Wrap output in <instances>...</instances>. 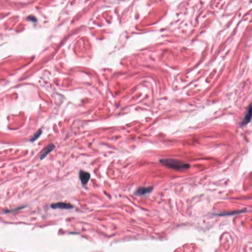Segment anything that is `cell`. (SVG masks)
Returning a JSON list of instances; mask_svg holds the SVG:
<instances>
[{
    "label": "cell",
    "instance_id": "obj_1",
    "mask_svg": "<svg viewBox=\"0 0 252 252\" xmlns=\"http://www.w3.org/2000/svg\"><path fill=\"white\" fill-rule=\"evenodd\" d=\"M160 163L167 168L175 170H183L189 169L190 165L187 163H184L181 161L174 159H160Z\"/></svg>",
    "mask_w": 252,
    "mask_h": 252
},
{
    "label": "cell",
    "instance_id": "obj_2",
    "mask_svg": "<svg viewBox=\"0 0 252 252\" xmlns=\"http://www.w3.org/2000/svg\"><path fill=\"white\" fill-rule=\"evenodd\" d=\"M252 118V103L250 105L249 107L248 108L247 111H246V115H245L243 119L242 122H241V126H244L248 124L251 121V119Z\"/></svg>",
    "mask_w": 252,
    "mask_h": 252
},
{
    "label": "cell",
    "instance_id": "obj_3",
    "mask_svg": "<svg viewBox=\"0 0 252 252\" xmlns=\"http://www.w3.org/2000/svg\"><path fill=\"white\" fill-rule=\"evenodd\" d=\"M51 207L52 208V209H72V208H73V206L70 204H67V203L59 202V203H56V204H52Z\"/></svg>",
    "mask_w": 252,
    "mask_h": 252
},
{
    "label": "cell",
    "instance_id": "obj_4",
    "mask_svg": "<svg viewBox=\"0 0 252 252\" xmlns=\"http://www.w3.org/2000/svg\"><path fill=\"white\" fill-rule=\"evenodd\" d=\"M79 175H80V179H81L82 184H83V185H86L90 179V177H91L90 174L88 173H87V172L81 170V171H80Z\"/></svg>",
    "mask_w": 252,
    "mask_h": 252
},
{
    "label": "cell",
    "instance_id": "obj_5",
    "mask_svg": "<svg viewBox=\"0 0 252 252\" xmlns=\"http://www.w3.org/2000/svg\"><path fill=\"white\" fill-rule=\"evenodd\" d=\"M153 190V187H140L137 190L135 194L139 196H142V195H145L147 194L150 193Z\"/></svg>",
    "mask_w": 252,
    "mask_h": 252
},
{
    "label": "cell",
    "instance_id": "obj_6",
    "mask_svg": "<svg viewBox=\"0 0 252 252\" xmlns=\"http://www.w3.org/2000/svg\"><path fill=\"white\" fill-rule=\"evenodd\" d=\"M54 148H55V145H54L53 144H51V145H48L46 148H44V149L43 150L42 152H41V155H40V159H44V158L46 157L50 153V152H52V150H54Z\"/></svg>",
    "mask_w": 252,
    "mask_h": 252
},
{
    "label": "cell",
    "instance_id": "obj_7",
    "mask_svg": "<svg viewBox=\"0 0 252 252\" xmlns=\"http://www.w3.org/2000/svg\"><path fill=\"white\" fill-rule=\"evenodd\" d=\"M41 131H42V130H38L37 133H36L35 134H34L33 136H32V139H31V142H33V141L36 140V139L39 138V136L41 134Z\"/></svg>",
    "mask_w": 252,
    "mask_h": 252
}]
</instances>
